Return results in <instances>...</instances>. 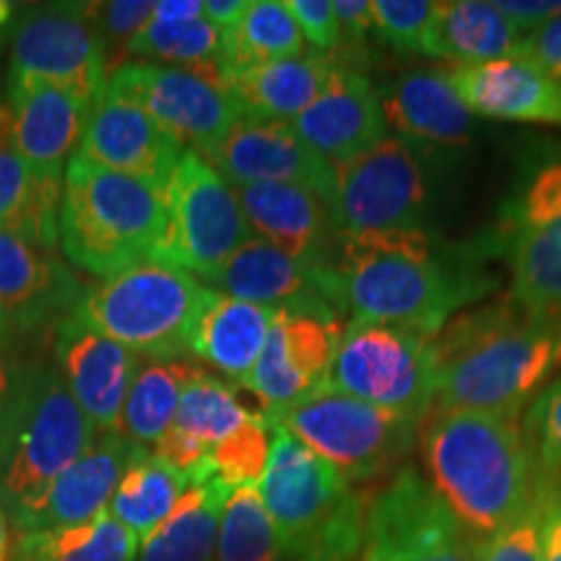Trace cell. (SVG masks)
<instances>
[{
    "label": "cell",
    "instance_id": "15",
    "mask_svg": "<svg viewBox=\"0 0 561 561\" xmlns=\"http://www.w3.org/2000/svg\"><path fill=\"white\" fill-rule=\"evenodd\" d=\"M339 318L276 310L263 354L248 388L265 416H278L314 392L331 388V367L341 341Z\"/></svg>",
    "mask_w": 561,
    "mask_h": 561
},
{
    "label": "cell",
    "instance_id": "37",
    "mask_svg": "<svg viewBox=\"0 0 561 561\" xmlns=\"http://www.w3.org/2000/svg\"><path fill=\"white\" fill-rule=\"evenodd\" d=\"M138 536L102 512L70 528L19 533L11 561H136Z\"/></svg>",
    "mask_w": 561,
    "mask_h": 561
},
{
    "label": "cell",
    "instance_id": "23",
    "mask_svg": "<svg viewBox=\"0 0 561 561\" xmlns=\"http://www.w3.org/2000/svg\"><path fill=\"white\" fill-rule=\"evenodd\" d=\"M380 96L385 121L413 151L455 153L471 144L473 112L460 100L447 70H405Z\"/></svg>",
    "mask_w": 561,
    "mask_h": 561
},
{
    "label": "cell",
    "instance_id": "38",
    "mask_svg": "<svg viewBox=\"0 0 561 561\" xmlns=\"http://www.w3.org/2000/svg\"><path fill=\"white\" fill-rule=\"evenodd\" d=\"M278 553V533L261 489L255 483L231 489L221 512L216 561H276Z\"/></svg>",
    "mask_w": 561,
    "mask_h": 561
},
{
    "label": "cell",
    "instance_id": "33",
    "mask_svg": "<svg viewBox=\"0 0 561 561\" xmlns=\"http://www.w3.org/2000/svg\"><path fill=\"white\" fill-rule=\"evenodd\" d=\"M229 486L219 479L191 483L167 520L144 538L138 561H210L219 543Z\"/></svg>",
    "mask_w": 561,
    "mask_h": 561
},
{
    "label": "cell",
    "instance_id": "50",
    "mask_svg": "<svg viewBox=\"0 0 561 561\" xmlns=\"http://www.w3.org/2000/svg\"><path fill=\"white\" fill-rule=\"evenodd\" d=\"M335 16H339L343 47L341 50H354L364 47V42L375 32V21H371V0H335L333 3Z\"/></svg>",
    "mask_w": 561,
    "mask_h": 561
},
{
    "label": "cell",
    "instance_id": "55",
    "mask_svg": "<svg viewBox=\"0 0 561 561\" xmlns=\"http://www.w3.org/2000/svg\"><path fill=\"white\" fill-rule=\"evenodd\" d=\"M13 546H16V538H13L11 530V517L3 510V504H0V561L13 559Z\"/></svg>",
    "mask_w": 561,
    "mask_h": 561
},
{
    "label": "cell",
    "instance_id": "26",
    "mask_svg": "<svg viewBox=\"0 0 561 561\" xmlns=\"http://www.w3.org/2000/svg\"><path fill=\"white\" fill-rule=\"evenodd\" d=\"M252 416L255 413L244 409L231 385L208 375L206 369H198L182 390L170 432L157 442L151 453L187 479L229 434L248 424Z\"/></svg>",
    "mask_w": 561,
    "mask_h": 561
},
{
    "label": "cell",
    "instance_id": "13",
    "mask_svg": "<svg viewBox=\"0 0 561 561\" xmlns=\"http://www.w3.org/2000/svg\"><path fill=\"white\" fill-rule=\"evenodd\" d=\"M104 47L89 3L34 5L13 30L9 81L50 83L94 107L107 87Z\"/></svg>",
    "mask_w": 561,
    "mask_h": 561
},
{
    "label": "cell",
    "instance_id": "44",
    "mask_svg": "<svg viewBox=\"0 0 561 561\" xmlns=\"http://www.w3.org/2000/svg\"><path fill=\"white\" fill-rule=\"evenodd\" d=\"M434 11L437 3L430 0H375L371 3L375 34L396 53L421 55Z\"/></svg>",
    "mask_w": 561,
    "mask_h": 561
},
{
    "label": "cell",
    "instance_id": "22",
    "mask_svg": "<svg viewBox=\"0 0 561 561\" xmlns=\"http://www.w3.org/2000/svg\"><path fill=\"white\" fill-rule=\"evenodd\" d=\"M297 136L331 164L362 157L388 138L382 96L362 70L341 68L320 100L291 123Z\"/></svg>",
    "mask_w": 561,
    "mask_h": 561
},
{
    "label": "cell",
    "instance_id": "11",
    "mask_svg": "<svg viewBox=\"0 0 561 561\" xmlns=\"http://www.w3.org/2000/svg\"><path fill=\"white\" fill-rule=\"evenodd\" d=\"M479 538L468 533L432 483L405 466L367 507L362 561H476Z\"/></svg>",
    "mask_w": 561,
    "mask_h": 561
},
{
    "label": "cell",
    "instance_id": "31",
    "mask_svg": "<svg viewBox=\"0 0 561 561\" xmlns=\"http://www.w3.org/2000/svg\"><path fill=\"white\" fill-rule=\"evenodd\" d=\"M273 318L276 310L271 307L216 294L195 328L193 354L244 388L261 359Z\"/></svg>",
    "mask_w": 561,
    "mask_h": 561
},
{
    "label": "cell",
    "instance_id": "20",
    "mask_svg": "<svg viewBox=\"0 0 561 561\" xmlns=\"http://www.w3.org/2000/svg\"><path fill=\"white\" fill-rule=\"evenodd\" d=\"M60 375L66 377L76 403L87 413L96 434H121V419L133 377L140 367L138 354L123 343L91 331L76 318L58 322Z\"/></svg>",
    "mask_w": 561,
    "mask_h": 561
},
{
    "label": "cell",
    "instance_id": "45",
    "mask_svg": "<svg viewBox=\"0 0 561 561\" xmlns=\"http://www.w3.org/2000/svg\"><path fill=\"white\" fill-rule=\"evenodd\" d=\"M476 561H543L538 491L515 520H510L504 528L479 541V557H476Z\"/></svg>",
    "mask_w": 561,
    "mask_h": 561
},
{
    "label": "cell",
    "instance_id": "4",
    "mask_svg": "<svg viewBox=\"0 0 561 561\" xmlns=\"http://www.w3.org/2000/svg\"><path fill=\"white\" fill-rule=\"evenodd\" d=\"M164 224V193L149 182L70 159L60 208V248L70 263L100 278L153 263Z\"/></svg>",
    "mask_w": 561,
    "mask_h": 561
},
{
    "label": "cell",
    "instance_id": "53",
    "mask_svg": "<svg viewBox=\"0 0 561 561\" xmlns=\"http://www.w3.org/2000/svg\"><path fill=\"white\" fill-rule=\"evenodd\" d=\"M244 11H248V0H206L203 3V16L219 32L234 26Z\"/></svg>",
    "mask_w": 561,
    "mask_h": 561
},
{
    "label": "cell",
    "instance_id": "17",
    "mask_svg": "<svg viewBox=\"0 0 561 561\" xmlns=\"http://www.w3.org/2000/svg\"><path fill=\"white\" fill-rule=\"evenodd\" d=\"M229 185L289 182L318 193L331 206L335 170L297 136L291 123L237 121L219 146L203 157Z\"/></svg>",
    "mask_w": 561,
    "mask_h": 561
},
{
    "label": "cell",
    "instance_id": "19",
    "mask_svg": "<svg viewBox=\"0 0 561 561\" xmlns=\"http://www.w3.org/2000/svg\"><path fill=\"white\" fill-rule=\"evenodd\" d=\"M250 229L299 263L322 273H339L341 234L331 206L318 193L289 182H252L231 185Z\"/></svg>",
    "mask_w": 561,
    "mask_h": 561
},
{
    "label": "cell",
    "instance_id": "42",
    "mask_svg": "<svg viewBox=\"0 0 561 561\" xmlns=\"http://www.w3.org/2000/svg\"><path fill=\"white\" fill-rule=\"evenodd\" d=\"M561 219V159L549 161L520 185V195L504 206L496 229H538Z\"/></svg>",
    "mask_w": 561,
    "mask_h": 561
},
{
    "label": "cell",
    "instance_id": "30",
    "mask_svg": "<svg viewBox=\"0 0 561 561\" xmlns=\"http://www.w3.org/2000/svg\"><path fill=\"white\" fill-rule=\"evenodd\" d=\"M520 45V30L496 9V3L450 0L437 3L421 55L450 60L455 68H462L515 58Z\"/></svg>",
    "mask_w": 561,
    "mask_h": 561
},
{
    "label": "cell",
    "instance_id": "49",
    "mask_svg": "<svg viewBox=\"0 0 561 561\" xmlns=\"http://www.w3.org/2000/svg\"><path fill=\"white\" fill-rule=\"evenodd\" d=\"M517 55L561 83V16L525 34Z\"/></svg>",
    "mask_w": 561,
    "mask_h": 561
},
{
    "label": "cell",
    "instance_id": "48",
    "mask_svg": "<svg viewBox=\"0 0 561 561\" xmlns=\"http://www.w3.org/2000/svg\"><path fill=\"white\" fill-rule=\"evenodd\" d=\"M536 491L541 502L543 561H561V476L538 473Z\"/></svg>",
    "mask_w": 561,
    "mask_h": 561
},
{
    "label": "cell",
    "instance_id": "40",
    "mask_svg": "<svg viewBox=\"0 0 561 561\" xmlns=\"http://www.w3.org/2000/svg\"><path fill=\"white\" fill-rule=\"evenodd\" d=\"M271 419L265 416V413H255L248 424L240 426L234 434H229V437L210 453L214 476L227 483L229 489L261 481L271 458Z\"/></svg>",
    "mask_w": 561,
    "mask_h": 561
},
{
    "label": "cell",
    "instance_id": "28",
    "mask_svg": "<svg viewBox=\"0 0 561 561\" xmlns=\"http://www.w3.org/2000/svg\"><path fill=\"white\" fill-rule=\"evenodd\" d=\"M136 450L138 447L130 445L123 434H96L89 450L53 483L26 533L70 528L107 512L104 507L112 502Z\"/></svg>",
    "mask_w": 561,
    "mask_h": 561
},
{
    "label": "cell",
    "instance_id": "5",
    "mask_svg": "<svg viewBox=\"0 0 561 561\" xmlns=\"http://www.w3.org/2000/svg\"><path fill=\"white\" fill-rule=\"evenodd\" d=\"M216 294L174 265L140 263L83 289L70 318L133 354L178 362L193 354L195 328Z\"/></svg>",
    "mask_w": 561,
    "mask_h": 561
},
{
    "label": "cell",
    "instance_id": "25",
    "mask_svg": "<svg viewBox=\"0 0 561 561\" xmlns=\"http://www.w3.org/2000/svg\"><path fill=\"white\" fill-rule=\"evenodd\" d=\"M447 76L473 115L561 128V83L520 55L450 68Z\"/></svg>",
    "mask_w": 561,
    "mask_h": 561
},
{
    "label": "cell",
    "instance_id": "52",
    "mask_svg": "<svg viewBox=\"0 0 561 561\" xmlns=\"http://www.w3.org/2000/svg\"><path fill=\"white\" fill-rule=\"evenodd\" d=\"M496 9L520 32H533L561 16V0H502Z\"/></svg>",
    "mask_w": 561,
    "mask_h": 561
},
{
    "label": "cell",
    "instance_id": "29",
    "mask_svg": "<svg viewBox=\"0 0 561 561\" xmlns=\"http://www.w3.org/2000/svg\"><path fill=\"white\" fill-rule=\"evenodd\" d=\"M483 242L491 255L507 257L510 299L533 318L561 328V219L538 229H494Z\"/></svg>",
    "mask_w": 561,
    "mask_h": 561
},
{
    "label": "cell",
    "instance_id": "36",
    "mask_svg": "<svg viewBox=\"0 0 561 561\" xmlns=\"http://www.w3.org/2000/svg\"><path fill=\"white\" fill-rule=\"evenodd\" d=\"M187 486L191 483L185 476L174 471L170 462L138 447L112 494L110 515L138 538H146L167 520Z\"/></svg>",
    "mask_w": 561,
    "mask_h": 561
},
{
    "label": "cell",
    "instance_id": "2",
    "mask_svg": "<svg viewBox=\"0 0 561 561\" xmlns=\"http://www.w3.org/2000/svg\"><path fill=\"white\" fill-rule=\"evenodd\" d=\"M434 409L520 419L561 367V328L528 314L510 294L468 307L434 339Z\"/></svg>",
    "mask_w": 561,
    "mask_h": 561
},
{
    "label": "cell",
    "instance_id": "9",
    "mask_svg": "<svg viewBox=\"0 0 561 561\" xmlns=\"http://www.w3.org/2000/svg\"><path fill=\"white\" fill-rule=\"evenodd\" d=\"M167 224L153 263L174 265L210 280L252 240L234 187L187 149L164 187Z\"/></svg>",
    "mask_w": 561,
    "mask_h": 561
},
{
    "label": "cell",
    "instance_id": "57",
    "mask_svg": "<svg viewBox=\"0 0 561 561\" xmlns=\"http://www.w3.org/2000/svg\"><path fill=\"white\" fill-rule=\"evenodd\" d=\"M9 117H11V112H9V104H0V125H5V123H9Z\"/></svg>",
    "mask_w": 561,
    "mask_h": 561
},
{
    "label": "cell",
    "instance_id": "1",
    "mask_svg": "<svg viewBox=\"0 0 561 561\" xmlns=\"http://www.w3.org/2000/svg\"><path fill=\"white\" fill-rule=\"evenodd\" d=\"M486 242L447 244L426 229L341 237L339 271L351 320L437 335L455 312L496 289Z\"/></svg>",
    "mask_w": 561,
    "mask_h": 561
},
{
    "label": "cell",
    "instance_id": "46",
    "mask_svg": "<svg viewBox=\"0 0 561 561\" xmlns=\"http://www.w3.org/2000/svg\"><path fill=\"white\" fill-rule=\"evenodd\" d=\"M367 507V500L359 496L346 512L335 517L331 528H325L314 538L310 549L291 557V561H356V557H362Z\"/></svg>",
    "mask_w": 561,
    "mask_h": 561
},
{
    "label": "cell",
    "instance_id": "56",
    "mask_svg": "<svg viewBox=\"0 0 561 561\" xmlns=\"http://www.w3.org/2000/svg\"><path fill=\"white\" fill-rule=\"evenodd\" d=\"M11 16H13V3H9V0H0V32H3V26L9 24Z\"/></svg>",
    "mask_w": 561,
    "mask_h": 561
},
{
    "label": "cell",
    "instance_id": "51",
    "mask_svg": "<svg viewBox=\"0 0 561 561\" xmlns=\"http://www.w3.org/2000/svg\"><path fill=\"white\" fill-rule=\"evenodd\" d=\"M21 375L11 362L0 356V471H3L5 455H9L13 419H16V401H19V385Z\"/></svg>",
    "mask_w": 561,
    "mask_h": 561
},
{
    "label": "cell",
    "instance_id": "6",
    "mask_svg": "<svg viewBox=\"0 0 561 561\" xmlns=\"http://www.w3.org/2000/svg\"><path fill=\"white\" fill-rule=\"evenodd\" d=\"M94 426L60 369L21 375L11 445L0 471V504L19 533L30 530L53 483L89 450Z\"/></svg>",
    "mask_w": 561,
    "mask_h": 561
},
{
    "label": "cell",
    "instance_id": "8",
    "mask_svg": "<svg viewBox=\"0 0 561 561\" xmlns=\"http://www.w3.org/2000/svg\"><path fill=\"white\" fill-rule=\"evenodd\" d=\"M434 339L411 328L348 320L331 367V388L356 401L426 419L434 409Z\"/></svg>",
    "mask_w": 561,
    "mask_h": 561
},
{
    "label": "cell",
    "instance_id": "34",
    "mask_svg": "<svg viewBox=\"0 0 561 561\" xmlns=\"http://www.w3.org/2000/svg\"><path fill=\"white\" fill-rule=\"evenodd\" d=\"M299 55H305V37H301L297 19L289 11V3L250 0L242 19L221 32L216 68H219V79L224 81L240 70L299 58Z\"/></svg>",
    "mask_w": 561,
    "mask_h": 561
},
{
    "label": "cell",
    "instance_id": "21",
    "mask_svg": "<svg viewBox=\"0 0 561 561\" xmlns=\"http://www.w3.org/2000/svg\"><path fill=\"white\" fill-rule=\"evenodd\" d=\"M13 149L37 180L66 182V164L79 151L91 104L60 87L9 81Z\"/></svg>",
    "mask_w": 561,
    "mask_h": 561
},
{
    "label": "cell",
    "instance_id": "16",
    "mask_svg": "<svg viewBox=\"0 0 561 561\" xmlns=\"http://www.w3.org/2000/svg\"><path fill=\"white\" fill-rule=\"evenodd\" d=\"M208 284L224 291V297L271 310L314 312L339 320L348 312L339 273L314 271L261 237L242 244Z\"/></svg>",
    "mask_w": 561,
    "mask_h": 561
},
{
    "label": "cell",
    "instance_id": "54",
    "mask_svg": "<svg viewBox=\"0 0 561 561\" xmlns=\"http://www.w3.org/2000/svg\"><path fill=\"white\" fill-rule=\"evenodd\" d=\"M153 16L167 21H191L203 16L201 0H161L153 5Z\"/></svg>",
    "mask_w": 561,
    "mask_h": 561
},
{
    "label": "cell",
    "instance_id": "35",
    "mask_svg": "<svg viewBox=\"0 0 561 561\" xmlns=\"http://www.w3.org/2000/svg\"><path fill=\"white\" fill-rule=\"evenodd\" d=\"M198 364L191 362H159L140 364L133 377L128 401H125L121 434L130 445L153 450L157 442L170 432L178 416L180 396L191 377L198 371Z\"/></svg>",
    "mask_w": 561,
    "mask_h": 561
},
{
    "label": "cell",
    "instance_id": "32",
    "mask_svg": "<svg viewBox=\"0 0 561 561\" xmlns=\"http://www.w3.org/2000/svg\"><path fill=\"white\" fill-rule=\"evenodd\" d=\"M60 182L37 180L11 140V117L0 125V229L16 231L53 252L60 242Z\"/></svg>",
    "mask_w": 561,
    "mask_h": 561
},
{
    "label": "cell",
    "instance_id": "58",
    "mask_svg": "<svg viewBox=\"0 0 561 561\" xmlns=\"http://www.w3.org/2000/svg\"><path fill=\"white\" fill-rule=\"evenodd\" d=\"M0 331H3V325H0Z\"/></svg>",
    "mask_w": 561,
    "mask_h": 561
},
{
    "label": "cell",
    "instance_id": "3",
    "mask_svg": "<svg viewBox=\"0 0 561 561\" xmlns=\"http://www.w3.org/2000/svg\"><path fill=\"white\" fill-rule=\"evenodd\" d=\"M424 479L473 538H489L536 496V462L520 419L432 409L419 432Z\"/></svg>",
    "mask_w": 561,
    "mask_h": 561
},
{
    "label": "cell",
    "instance_id": "39",
    "mask_svg": "<svg viewBox=\"0 0 561 561\" xmlns=\"http://www.w3.org/2000/svg\"><path fill=\"white\" fill-rule=\"evenodd\" d=\"M221 32L206 16L191 21H167L153 16L146 30L130 42L128 55L178 62V68H193L203 73L219 76L216 55H219Z\"/></svg>",
    "mask_w": 561,
    "mask_h": 561
},
{
    "label": "cell",
    "instance_id": "12",
    "mask_svg": "<svg viewBox=\"0 0 561 561\" xmlns=\"http://www.w3.org/2000/svg\"><path fill=\"white\" fill-rule=\"evenodd\" d=\"M104 89L138 104L161 130L201 157H208L237 121H242L219 76L203 70L123 62L110 73Z\"/></svg>",
    "mask_w": 561,
    "mask_h": 561
},
{
    "label": "cell",
    "instance_id": "41",
    "mask_svg": "<svg viewBox=\"0 0 561 561\" xmlns=\"http://www.w3.org/2000/svg\"><path fill=\"white\" fill-rule=\"evenodd\" d=\"M520 426L536 471L561 476V375L533 398Z\"/></svg>",
    "mask_w": 561,
    "mask_h": 561
},
{
    "label": "cell",
    "instance_id": "27",
    "mask_svg": "<svg viewBox=\"0 0 561 561\" xmlns=\"http://www.w3.org/2000/svg\"><path fill=\"white\" fill-rule=\"evenodd\" d=\"M341 68L335 55L305 53L299 58L240 70L227 76L221 87L229 91L242 117L294 123L301 112L320 100Z\"/></svg>",
    "mask_w": 561,
    "mask_h": 561
},
{
    "label": "cell",
    "instance_id": "14",
    "mask_svg": "<svg viewBox=\"0 0 561 561\" xmlns=\"http://www.w3.org/2000/svg\"><path fill=\"white\" fill-rule=\"evenodd\" d=\"M257 489L286 557L310 549L314 538L362 496L331 462L276 424L268 466Z\"/></svg>",
    "mask_w": 561,
    "mask_h": 561
},
{
    "label": "cell",
    "instance_id": "10",
    "mask_svg": "<svg viewBox=\"0 0 561 561\" xmlns=\"http://www.w3.org/2000/svg\"><path fill=\"white\" fill-rule=\"evenodd\" d=\"M331 216L341 237L424 229L430 185L419 151L388 136L362 157L335 164Z\"/></svg>",
    "mask_w": 561,
    "mask_h": 561
},
{
    "label": "cell",
    "instance_id": "24",
    "mask_svg": "<svg viewBox=\"0 0 561 561\" xmlns=\"http://www.w3.org/2000/svg\"><path fill=\"white\" fill-rule=\"evenodd\" d=\"M83 289L47 250L0 229V325L30 331L42 322L73 312Z\"/></svg>",
    "mask_w": 561,
    "mask_h": 561
},
{
    "label": "cell",
    "instance_id": "47",
    "mask_svg": "<svg viewBox=\"0 0 561 561\" xmlns=\"http://www.w3.org/2000/svg\"><path fill=\"white\" fill-rule=\"evenodd\" d=\"M289 11L297 19L301 37L320 55H335L341 50L343 34L331 0H289Z\"/></svg>",
    "mask_w": 561,
    "mask_h": 561
},
{
    "label": "cell",
    "instance_id": "18",
    "mask_svg": "<svg viewBox=\"0 0 561 561\" xmlns=\"http://www.w3.org/2000/svg\"><path fill=\"white\" fill-rule=\"evenodd\" d=\"M185 151V146L161 130L138 104L104 89L91 107L76 157L102 170L149 182L164 193Z\"/></svg>",
    "mask_w": 561,
    "mask_h": 561
},
{
    "label": "cell",
    "instance_id": "7",
    "mask_svg": "<svg viewBox=\"0 0 561 561\" xmlns=\"http://www.w3.org/2000/svg\"><path fill=\"white\" fill-rule=\"evenodd\" d=\"M328 460L348 483H367L401 471V462L416 447L424 419L380 409L325 388L278 416H268Z\"/></svg>",
    "mask_w": 561,
    "mask_h": 561
},
{
    "label": "cell",
    "instance_id": "43",
    "mask_svg": "<svg viewBox=\"0 0 561 561\" xmlns=\"http://www.w3.org/2000/svg\"><path fill=\"white\" fill-rule=\"evenodd\" d=\"M151 0H112V3H89L91 21L100 32L107 73H115L123 66V55H128L130 42L146 30L153 19ZM110 79V76H107Z\"/></svg>",
    "mask_w": 561,
    "mask_h": 561
}]
</instances>
